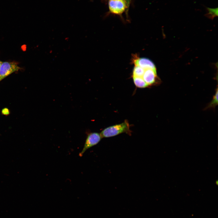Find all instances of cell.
I'll use <instances>...</instances> for the list:
<instances>
[{
    "mask_svg": "<svg viewBox=\"0 0 218 218\" xmlns=\"http://www.w3.org/2000/svg\"><path fill=\"white\" fill-rule=\"evenodd\" d=\"M142 78L148 86L158 83L160 80L157 75L156 67L146 68Z\"/></svg>",
    "mask_w": 218,
    "mask_h": 218,
    "instance_id": "obj_4",
    "label": "cell"
},
{
    "mask_svg": "<svg viewBox=\"0 0 218 218\" xmlns=\"http://www.w3.org/2000/svg\"><path fill=\"white\" fill-rule=\"evenodd\" d=\"M124 0L125 1V2L126 3L127 7H128V5H129L130 3V0Z\"/></svg>",
    "mask_w": 218,
    "mask_h": 218,
    "instance_id": "obj_11",
    "label": "cell"
},
{
    "mask_svg": "<svg viewBox=\"0 0 218 218\" xmlns=\"http://www.w3.org/2000/svg\"><path fill=\"white\" fill-rule=\"evenodd\" d=\"M2 113L3 115H8L10 114V112L8 109L5 108L2 110Z\"/></svg>",
    "mask_w": 218,
    "mask_h": 218,
    "instance_id": "obj_10",
    "label": "cell"
},
{
    "mask_svg": "<svg viewBox=\"0 0 218 218\" xmlns=\"http://www.w3.org/2000/svg\"><path fill=\"white\" fill-rule=\"evenodd\" d=\"M102 137L100 134L97 132L89 134L87 137L83 148L79 154L80 157H82L88 149L97 144L101 140Z\"/></svg>",
    "mask_w": 218,
    "mask_h": 218,
    "instance_id": "obj_3",
    "label": "cell"
},
{
    "mask_svg": "<svg viewBox=\"0 0 218 218\" xmlns=\"http://www.w3.org/2000/svg\"><path fill=\"white\" fill-rule=\"evenodd\" d=\"M218 88H217L215 94L213 95L211 101L206 107L204 109L206 110L210 108H214L218 104Z\"/></svg>",
    "mask_w": 218,
    "mask_h": 218,
    "instance_id": "obj_8",
    "label": "cell"
},
{
    "mask_svg": "<svg viewBox=\"0 0 218 218\" xmlns=\"http://www.w3.org/2000/svg\"><path fill=\"white\" fill-rule=\"evenodd\" d=\"M134 65V66L133 71L132 77H139L142 78L145 69L147 68H141L138 65Z\"/></svg>",
    "mask_w": 218,
    "mask_h": 218,
    "instance_id": "obj_6",
    "label": "cell"
},
{
    "mask_svg": "<svg viewBox=\"0 0 218 218\" xmlns=\"http://www.w3.org/2000/svg\"><path fill=\"white\" fill-rule=\"evenodd\" d=\"M2 61L0 60V68L1 66V65L2 64Z\"/></svg>",
    "mask_w": 218,
    "mask_h": 218,
    "instance_id": "obj_12",
    "label": "cell"
},
{
    "mask_svg": "<svg viewBox=\"0 0 218 218\" xmlns=\"http://www.w3.org/2000/svg\"><path fill=\"white\" fill-rule=\"evenodd\" d=\"M132 77L134 83L137 87L144 88L149 87L142 78L136 77Z\"/></svg>",
    "mask_w": 218,
    "mask_h": 218,
    "instance_id": "obj_7",
    "label": "cell"
},
{
    "mask_svg": "<svg viewBox=\"0 0 218 218\" xmlns=\"http://www.w3.org/2000/svg\"><path fill=\"white\" fill-rule=\"evenodd\" d=\"M124 133L131 135L130 125L127 120L120 124L107 127L101 131L100 134L102 138H107Z\"/></svg>",
    "mask_w": 218,
    "mask_h": 218,
    "instance_id": "obj_1",
    "label": "cell"
},
{
    "mask_svg": "<svg viewBox=\"0 0 218 218\" xmlns=\"http://www.w3.org/2000/svg\"><path fill=\"white\" fill-rule=\"evenodd\" d=\"M109 7L111 13L120 15L122 14L127 7L124 0H109Z\"/></svg>",
    "mask_w": 218,
    "mask_h": 218,
    "instance_id": "obj_5",
    "label": "cell"
},
{
    "mask_svg": "<svg viewBox=\"0 0 218 218\" xmlns=\"http://www.w3.org/2000/svg\"><path fill=\"white\" fill-rule=\"evenodd\" d=\"M208 13L207 15L211 18H213L218 15V8H207Z\"/></svg>",
    "mask_w": 218,
    "mask_h": 218,
    "instance_id": "obj_9",
    "label": "cell"
},
{
    "mask_svg": "<svg viewBox=\"0 0 218 218\" xmlns=\"http://www.w3.org/2000/svg\"><path fill=\"white\" fill-rule=\"evenodd\" d=\"M20 69L21 68L16 62L2 61L0 68V82L12 74Z\"/></svg>",
    "mask_w": 218,
    "mask_h": 218,
    "instance_id": "obj_2",
    "label": "cell"
}]
</instances>
